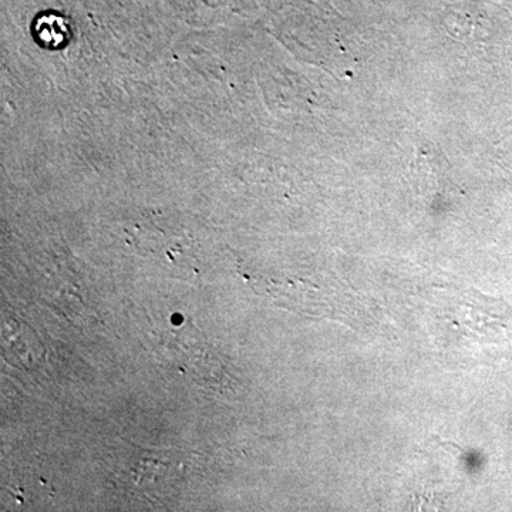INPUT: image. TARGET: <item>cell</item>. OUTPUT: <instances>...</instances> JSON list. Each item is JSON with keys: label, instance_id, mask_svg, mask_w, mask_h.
Masks as SVG:
<instances>
[{"label": "cell", "instance_id": "1", "mask_svg": "<svg viewBox=\"0 0 512 512\" xmlns=\"http://www.w3.org/2000/svg\"><path fill=\"white\" fill-rule=\"evenodd\" d=\"M2 352L12 365L36 367L43 359V346L35 333L19 320L8 319L2 328Z\"/></svg>", "mask_w": 512, "mask_h": 512}, {"label": "cell", "instance_id": "2", "mask_svg": "<svg viewBox=\"0 0 512 512\" xmlns=\"http://www.w3.org/2000/svg\"><path fill=\"white\" fill-rule=\"evenodd\" d=\"M33 32H35L37 43L47 49H59L69 42V25L62 16H42L36 20Z\"/></svg>", "mask_w": 512, "mask_h": 512}]
</instances>
